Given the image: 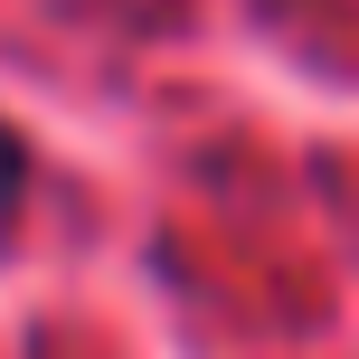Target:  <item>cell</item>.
Listing matches in <instances>:
<instances>
[{"instance_id":"cell-1","label":"cell","mask_w":359,"mask_h":359,"mask_svg":"<svg viewBox=\"0 0 359 359\" xmlns=\"http://www.w3.org/2000/svg\"><path fill=\"white\" fill-rule=\"evenodd\" d=\"M19 189H29V142H19V133H0V227L19 217Z\"/></svg>"}]
</instances>
